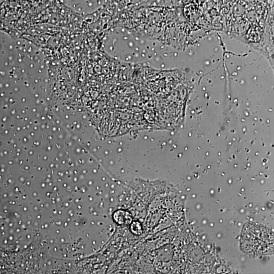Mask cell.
<instances>
[{
	"mask_svg": "<svg viewBox=\"0 0 274 274\" xmlns=\"http://www.w3.org/2000/svg\"><path fill=\"white\" fill-rule=\"evenodd\" d=\"M114 218L118 224L122 226L129 225L132 221L131 214L127 211L122 210L117 211L115 213Z\"/></svg>",
	"mask_w": 274,
	"mask_h": 274,
	"instance_id": "7a4b0ae2",
	"label": "cell"
},
{
	"mask_svg": "<svg viewBox=\"0 0 274 274\" xmlns=\"http://www.w3.org/2000/svg\"><path fill=\"white\" fill-rule=\"evenodd\" d=\"M273 233L266 228L249 224L244 227L241 248L243 252L258 256L273 252Z\"/></svg>",
	"mask_w": 274,
	"mask_h": 274,
	"instance_id": "6da1fadb",
	"label": "cell"
},
{
	"mask_svg": "<svg viewBox=\"0 0 274 274\" xmlns=\"http://www.w3.org/2000/svg\"><path fill=\"white\" fill-rule=\"evenodd\" d=\"M132 231L136 235L142 233V226L139 222H134L131 226Z\"/></svg>",
	"mask_w": 274,
	"mask_h": 274,
	"instance_id": "3957f363",
	"label": "cell"
}]
</instances>
